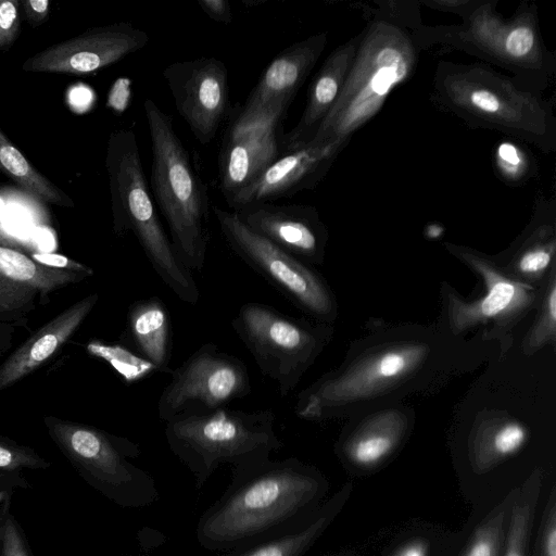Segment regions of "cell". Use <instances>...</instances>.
I'll list each match as a JSON object with an SVG mask.
<instances>
[{
	"label": "cell",
	"mask_w": 556,
	"mask_h": 556,
	"mask_svg": "<svg viewBox=\"0 0 556 556\" xmlns=\"http://www.w3.org/2000/svg\"><path fill=\"white\" fill-rule=\"evenodd\" d=\"M429 543L422 538H415L399 546L391 556H429Z\"/></svg>",
	"instance_id": "60d3db41"
},
{
	"label": "cell",
	"mask_w": 556,
	"mask_h": 556,
	"mask_svg": "<svg viewBox=\"0 0 556 556\" xmlns=\"http://www.w3.org/2000/svg\"><path fill=\"white\" fill-rule=\"evenodd\" d=\"M128 327L138 354L156 371L170 374L172 323L164 302L151 296L134 303L128 312Z\"/></svg>",
	"instance_id": "484cf974"
},
{
	"label": "cell",
	"mask_w": 556,
	"mask_h": 556,
	"mask_svg": "<svg viewBox=\"0 0 556 556\" xmlns=\"http://www.w3.org/2000/svg\"><path fill=\"white\" fill-rule=\"evenodd\" d=\"M497 0L480 4L458 24L413 30L420 50L439 47L462 51L514 74L518 84L542 92L555 77L556 59L543 41L538 8L520 4L510 17L496 10Z\"/></svg>",
	"instance_id": "5b68a950"
},
{
	"label": "cell",
	"mask_w": 556,
	"mask_h": 556,
	"mask_svg": "<svg viewBox=\"0 0 556 556\" xmlns=\"http://www.w3.org/2000/svg\"><path fill=\"white\" fill-rule=\"evenodd\" d=\"M22 4L27 20L34 27L47 20L50 4L48 0H27L22 1Z\"/></svg>",
	"instance_id": "ab89813d"
},
{
	"label": "cell",
	"mask_w": 556,
	"mask_h": 556,
	"mask_svg": "<svg viewBox=\"0 0 556 556\" xmlns=\"http://www.w3.org/2000/svg\"><path fill=\"white\" fill-rule=\"evenodd\" d=\"M338 100L307 144L349 143L415 73L420 54L413 30L422 21L418 1H375Z\"/></svg>",
	"instance_id": "3957f363"
},
{
	"label": "cell",
	"mask_w": 556,
	"mask_h": 556,
	"mask_svg": "<svg viewBox=\"0 0 556 556\" xmlns=\"http://www.w3.org/2000/svg\"><path fill=\"white\" fill-rule=\"evenodd\" d=\"M326 490L320 472L295 457L231 469V482L199 518L197 541L212 552L245 546L315 510Z\"/></svg>",
	"instance_id": "6da1fadb"
},
{
	"label": "cell",
	"mask_w": 556,
	"mask_h": 556,
	"mask_svg": "<svg viewBox=\"0 0 556 556\" xmlns=\"http://www.w3.org/2000/svg\"><path fill=\"white\" fill-rule=\"evenodd\" d=\"M540 307L533 327L523 341V351L531 354L556 340V273L555 267L542 286Z\"/></svg>",
	"instance_id": "1f68e13d"
},
{
	"label": "cell",
	"mask_w": 556,
	"mask_h": 556,
	"mask_svg": "<svg viewBox=\"0 0 556 556\" xmlns=\"http://www.w3.org/2000/svg\"><path fill=\"white\" fill-rule=\"evenodd\" d=\"M493 165L497 177L508 186H521L536 174L532 154L516 141L505 140L494 148Z\"/></svg>",
	"instance_id": "4dcf8cb0"
},
{
	"label": "cell",
	"mask_w": 556,
	"mask_h": 556,
	"mask_svg": "<svg viewBox=\"0 0 556 556\" xmlns=\"http://www.w3.org/2000/svg\"><path fill=\"white\" fill-rule=\"evenodd\" d=\"M47 425L79 476L111 502L140 508L159 501L154 478L130 462L141 453L137 443L84 425L55 419Z\"/></svg>",
	"instance_id": "30bf717a"
},
{
	"label": "cell",
	"mask_w": 556,
	"mask_h": 556,
	"mask_svg": "<svg viewBox=\"0 0 556 556\" xmlns=\"http://www.w3.org/2000/svg\"><path fill=\"white\" fill-rule=\"evenodd\" d=\"M270 409L247 412L220 407L185 412L165 422L172 453L191 471L201 489L222 464L239 469L269 458L283 443Z\"/></svg>",
	"instance_id": "52a82bcc"
},
{
	"label": "cell",
	"mask_w": 556,
	"mask_h": 556,
	"mask_svg": "<svg viewBox=\"0 0 556 556\" xmlns=\"http://www.w3.org/2000/svg\"><path fill=\"white\" fill-rule=\"evenodd\" d=\"M31 258L38 264L49 268H66L72 267L71 264H75L72 263V261H70L67 257L54 253H34Z\"/></svg>",
	"instance_id": "b9f144b4"
},
{
	"label": "cell",
	"mask_w": 556,
	"mask_h": 556,
	"mask_svg": "<svg viewBox=\"0 0 556 556\" xmlns=\"http://www.w3.org/2000/svg\"><path fill=\"white\" fill-rule=\"evenodd\" d=\"M90 274H72L37 265V262L0 237V312L16 309L37 295L41 296Z\"/></svg>",
	"instance_id": "603a6c76"
},
{
	"label": "cell",
	"mask_w": 556,
	"mask_h": 556,
	"mask_svg": "<svg viewBox=\"0 0 556 556\" xmlns=\"http://www.w3.org/2000/svg\"><path fill=\"white\" fill-rule=\"evenodd\" d=\"M533 556H556V489L552 488L543 509Z\"/></svg>",
	"instance_id": "d590c367"
},
{
	"label": "cell",
	"mask_w": 556,
	"mask_h": 556,
	"mask_svg": "<svg viewBox=\"0 0 556 556\" xmlns=\"http://www.w3.org/2000/svg\"><path fill=\"white\" fill-rule=\"evenodd\" d=\"M170 376L157 401V415L164 424L185 412L227 407L251 393L247 365L211 342L202 344Z\"/></svg>",
	"instance_id": "4fadbf2b"
},
{
	"label": "cell",
	"mask_w": 556,
	"mask_h": 556,
	"mask_svg": "<svg viewBox=\"0 0 556 556\" xmlns=\"http://www.w3.org/2000/svg\"><path fill=\"white\" fill-rule=\"evenodd\" d=\"M18 1L0 0V50L9 48L18 35Z\"/></svg>",
	"instance_id": "8d00e7d4"
},
{
	"label": "cell",
	"mask_w": 556,
	"mask_h": 556,
	"mask_svg": "<svg viewBox=\"0 0 556 556\" xmlns=\"http://www.w3.org/2000/svg\"><path fill=\"white\" fill-rule=\"evenodd\" d=\"M202 11L213 21L229 25L232 20V11L227 0H199Z\"/></svg>",
	"instance_id": "f35d334b"
},
{
	"label": "cell",
	"mask_w": 556,
	"mask_h": 556,
	"mask_svg": "<svg viewBox=\"0 0 556 556\" xmlns=\"http://www.w3.org/2000/svg\"><path fill=\"white\" fill-rule=\"evenodd\" d=\"M362 31L338 46L313 78L302 116L280 139L281 154L306 147L336 104L353 64Z\"/></svg>",
	"instance_id": "ffe728a7"
},
{
	"label": "cell",
	"mask_w": 556,
	"mask_h": 556,
	"mask_svg": "<svg viewBox=\"0 0 556 556\" xmlns=\"http://www.w3.org/2000/svg\"><path fill=\"white\" fill-rule=\"evenodd\" d=\"M556 201L554 197L539 195L530 224L515 245L503 269L514 278L538 287L542 286L555 267Z\"/></svg>",
	"instance_id": "44dd1931"
},
{
	"label": "cell",
	"mask_w": 556,
	"mask_h": 556,
	"mask_svg": "<svg viewBox=\"0 0 556 556\" xmlns=\"http://www.w3.org/2000/svg\"><path fill=\"white\" fill-rule=\"evenodd\" d=\"M281 122L274 118L250 127L229 125L218 155L219 188L227 203L281 155Z\"/></svg>",
	"instance_id": "d6986e66"
},
{
	"label": "cell",
	"mask_w": 556,
	"mask_h": 556,
	"mask_svg": "<svg viewBox=\"0 0 556 556\" xmlns=\"http://www.w3.org/2000/svg\"><path fill=\"white\" fill-rule=\"evenodd\" d=\"M542 483V470L536 468L517 489L507 519L501 556H528V544Z\"/></svg>",
	"instance_id": "83f0119b"
},
{
	"label": "cell",
	"mask_w": 556,
	"mask_h": 556,
	"mask_svg": "<svg viewBox=\"0 0 556 556\" xmlns=\"http://www.w3.org/2000/svg\"><path fill=\"white\" fill-rule=\"evenodd\" d=\"M232 212L253 232L300 261L311 266L324 262L328 230L314 206L261 202Z\"/></svg>",
	"instance_id": "e0dca14e"
},
{
	"label": "cell",
	"mask_w": 556,
	"mask_h": 556,
	"mask_svg": "<svg viewBox=\"0 0 556 556\" xmlns=\"http://www.w3.org/2000/svg\"><path fill=\"white\" fill-rule=\"evenodd\" d=\"M11 473L0 471V485L2 486H14L11 482L8 481V477H10Z\"/></svg>",
	"instance_id": "7bdbcfd3"
},
{
	"label": "cell",
	"mask_w": 556,
	"mask_h": 556,
	"mask_svg": "<svg viewBox=\"0 0 556 556\" xmlns=\"http://www.w3.org/2000/svg\"><path fill=\"white\" fill-rule=\"evenodd\" d=\"M148 41V34L129 23L96 27L36 53L24 62L23 70L89 74L142 49Z\"/></svg>",
	"instance_id": "2e32d148"
},
{
	"label": "cell",
	"mask_w": 556,
	"mask_h": 556,
	"mask_svg": "<svg viewBox=\"0 0 556 556\" xmlns=\"http://www.w3.org/2000/svg\"><path fill=\"white\" fill-rule=\"evenodd\" d=\"M445 248L479 275L485 288L472 301H466L451 288L444 291L446 323L452 334L488 325L493 333H505L539 303L542 287L514 278L496 261L473 249L454 243H445Z\"/></svg>",
	"instance_id": "7c38bea8"
},
{
	"label": "cell",
	"mask_w": 556,
	"mask_h": 556,
	"mask_svg": "<svg viewBox=\"0 0 556 556\" xmlns=\"http://www.w3.org/2000/svg\"><path fill=\"white\" fill-rule=\"evenodd\" d=\"M0 556H33L25 533L10 509L9 497L0 509Z\"/></svg>",
	"instance_id": "836d02e7"
},
{
	"label": "cell",
	"mask_w": 556,
	"mask_h": 556,
	"mask_svg": "<svg viewBox=\"0 0 556 556\" xmlns=\"http://www.w3.org/2000/svg\"><path fill=\"white\" fill-rule=\"evenodd\" d=\"M327 41V33H318L281 50L266 66L231 125L250 127L283 119Z\"/></svg>",
	"instance_id": "9a60e30c"
},
{
	"label": "cell",
	"mask_w": 556,
	"mask_h": 556,
	"mask_svg": "<svg viewBox=\"0 0 556 556\" xmlns=\"http://www.w3.org/2000/svg\"><path fill=\"white\" fill-rule=\"evenodd\" d=\"M351 490L352 484L346 483L320 508L251 544L219 556H303L333 521Z\"/></svg>",
	"instance_id": "cb8c5ba5"
},
{
	"label": "cell",
	"mask_w": 556,
	"mask_h": 556,
	"mask_svg": "<svg viewBox=\"0 0 556 556\" xmlns=\"http://www.w3.org/2000/svg\"><path fill=\"white\" fill-rule=\"evenodd\" d=\"M152 150L151 187L184 265L201 271L211 239L207 190L175 131L173 118L150 98L143 102Z\"/></svg>",
	"instance_id": "8992f818"
},
{
	"label": "cell",
	"mask_w": 556,
	"mask_h": 556,
	"mask_svg": "<svg viewBox=\"0 0 556 556\" xmlns=\"http://www.w3.org/2000/svg\"><path fill=\"white\" fill-rule=\"evenodd\" d=\"M443 369V343L433 333H394L302 390L294 414L311 421L359 414L425 387Z\"/></svg>",
	"instance_id": "7a4b0ae2"
},
{
	"label": "cell",
	"mask_w": 556,
	"mask_h": 556,
	"mask_svg": "<svg viewBox=\"0 0 556 556\" xmlns=\"http://www.w3.org/2000/svg\"><path fill=\"white\" fill-rule=\"evenodd\" d=\"M528 438V429L517 419L501 416L484 420L470 437L469 458L473 471H490L517 454Z\"/></svg>",
	"instance_id": "4316f807"
},
{
	"label": "cell",
	"mask_w": 556,
	"mask_h": 556,
	"mask_svg": "<svg viewBox=\"0 0 556 556\" xmlns=\"http://www.w3.org/2000/svg\"><path fill=\"white\" fill-rule=\"evenodd\" d=\"M517 489L488 516L471 535L462 556H501L507 519Z\"/></svg>",
	"instance_id": "f546056e"
},
{
	"label": "cell",
	"mask_w": 556,
	"mask_h": 556,
	"mask_svg": "<svg viewBox=\"0 0 556 556\" xmlns=\"http://www.w3.org/2000/svg\"><path fill=\"white\" fill-rule=\"evenodd\" d=\"M432 98L470 127L505 134L544 153L556 149L552 103L484 63L439 62Z\"/></svg>",
	"instance_id": "277c9868"
},
{
	"label": "cell",
	"mask_w": 556,
	"mask_h": 556,
	"mask_svg": "<svg viewBox=\"0 0 556 556\" xmlns=\"http://www.w3.org/2000/svg\"><path fill=\"white\" fill-rule=\"evenodd\" d=\"M0 169L36 198L58 205L72 202L45 176L40 175L26 156L0 129Z\"/></svg>",
	"instance_id": "f1b7e54d"
},
{
	"label": "cell",
	"mask_w": 556,
	"mask_h": 556,
	"mask_svg": "<svg viewBox=\"0 0 556 556\" xmlns=\"http://www.w3.org/2000/svg\"><path fill=\"white\" fill-rule=\"evenodd\" d=\"M50 464L33 450L0 441V471L13 473L22 469H46Z\"/></svg>",
	"instance_id": "e575fe53"
},
{
	"label": "cell",
	"mask_w": 556,
	"mask_h": 556,
	"mask_svg": "<svg viewBox=\"0 0 556 556\" xmlns=\"http://www.w3.org/2000/svg\"><path fill=\"white\" fill-rule=\"evenodd\" d=\"M11 491L1 489L0 490V503L4 502L8 497H10Z\"/></svg>",
	"instance_id": "ee69618b"
},
{
	"label": "cell",
	"mask_w": 556,
	"mask_h": 556,
	"mask_svg": "<svg viewBox=\"0 0 556 556\" xmlns=\"http://www.w3.org/2000/svg\"><path fill=\"white\" fill-rule=\"evenodd\" d=\"M90 353L108 359L125 379L134 381L156 371L155 367L140 355H135L119 346H108L99 343L88 345Z\"/></svg>",
	"instance_id": "d6a6232c"
},
{
	"label": "cell",
	"mask_w": 556,
	"mask_h": 556,
	"mask_svg": "<svg viewBox=\"0 0 556 556\" xmlns=\"http://www.w3.org/2000/svg\"><path fill=\"white\" fill-rule=\"evenodd\" d=\"M418 2L435 11L455 14L463 20L480 4L481 0H425Z\"/></svg>",
	"instance_id": "74e56055"
},
{
	"label": "cell",
	"mask_w": 556,
	"mask_h": 556,
	"mask_svg": "<svg viewBox=\"0 0 556 556\" xmlns=\"http://www.w3.org/2000/svg\"><path fill=\"white\" fill-rule=\"evenodd\" d=\"M108 169L116 232L131 231L163 283L182 302L198 303L200 291L192 271L180 261L154 207L132 130L112 134Z\"/></svg>",
	"instance_id": "ba28073f"
},
{
	"label": "cell",
	"mask_w": 556,
	"mask_h": 556,
	"mask_svg": "<svg viewBox=\"0 0 556 556\" xmlns=\"http://www.w3.org/2000/svg\"><path fill=\"white\" fill-rule=\"evenodd\" d=\"M98 301L93 293L60 314L27 340L0 367V390L34 371L76 331Z\"/></svg>",
	"instance_id": "d4e9b609"
},
{
	"label": "cell",
	"mask_w": 556,
	"mask_h": 556,
	"mask_svg": "<svg viewBox=\"0 0 556 556\" xmlns=\"http://www.w3.org/2000/svg\"><path fill=\"white\" fill-rule=\"evenodd\" d=\"M409 427L408 413L388 407L367 415L340 442L342 458L357 468L381 465L401 445Z\"/></svg>",
	"instance_id": "7402d4cb"
},
{
	"label": "cell",
	"mask_w": 556,
	"mask_h": 556,
	"mask_svg": "<svg viewBox=\"0 0 556 556\" xmlns=\"http://www.w3.org/2000/svg\"><path fill=\"white\" fill-rule=\"evenodd\" d=\"M162 75L178 114L195 139L207 144L214 140L229 109L228 71L214 56L177 61Z\"/></svg>",
	"instance_id": "5bb4252c"
},
{
	"label": "cell",
	"mask_w": 556,
	"mask_h": 556,
	"mask_svg": "<svg viewBox=\"0 0 556 556\" xmlns=\"http://www.w3.org/2000/svg\"><path fill=\"white\" fill-rule=\"evenodd\" d=\"M348 143L306 146L282 153L250 186L229 203L231 211L261 202L290 198L304 190H313L326 176Z\"/></svg>",
	"instance_id": "ac0fdd59"
},
{
	"label": "cell",
	"mask_w": 556,
	"mask_h": 556,
	"mask_svg": "<svg viewBox=\"0 0 556 556\" xmlns=\"http://www.w3.org/2000/svg\"><path fill=\"white\" fill-rule=\"evenodd\" d=\"M331 325L295 318L275 307L248 302L231 328L263 376L276 381L281 397L292 392L332 337Z\"/></svg>",
	"instance_id": "9c48e42d"
},
{
	"label": "cell",
	"mask_w": 556,
	"mask_h": 556,
	"mask_svg": "<svg viewBox=\"0 0 556 556\" xmlns=\"http://www.w3.org/2000/svg\"><path fill=\"white\" fill-rule=\"evenodd\" d=\"M213 213L227 244L250 268L315 320L330 325L336 319L334 294L313 266L253 232L235 212L214 206Z\"/></svg>",
	"instance_id": "8fae6325"
}]
</instances>
